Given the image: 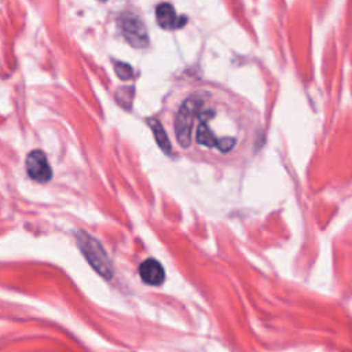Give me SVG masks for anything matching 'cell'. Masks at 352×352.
Here are the masks:
<instances>
[{
  "label": "cell",
  "mask_w": 352,
  "mask_h": 352,
  "mask_svg": "<svg viewBox=\"0 0 352 352\" xmlns=\"http://www.w3.org/2000/svg\"><path fill=\"white\" fill-rule=\"evenodd\" d=\"M201 104H202V99L197 95H192L187 98L177 110V114L175 117V133H176L177 143L183 148H188L191 144L192 125Z\"/></svg>",
  "instance_id": "1"
},
{
  "label": "cell",
  "mask_w": 352,
  "mask_h": 352,
  "mask_svg": "<svg viewBox=\"0 0 352 352\" xmlns=\"http://www.w3.org/2000/svg\"><path fill=\"white\" fill-rule=\"evenodd\" d=\"M77 242L80 245V249L85 258L89 261V264L95 268L96 272H99L104 278H111L113 270H111V263L102 248V245L92 238L91 235L85 232H80L77 236Z\"/></svg>",
  "instance_id": "2"
},
{
  "label": "cell",
  "mask_w": 352,
  "mask_h": 352,
  "mask_svg": "<svg viewBox=\"0 0 352 352\" xmlns=\"http://www.w3.org/2000/svg\"><path fill=\"white\" fill-rule=\"evenodd\" d=\"M121 30L126 41L138 48L146 47L148 44V37H147V30L143 25V22L135 16V15H124L121 18Z\"/></svg>",
  "instance_id": "3"
},
{
  "label": "cell",
  "mask_w": 352,
  "mask_h": 352,
  "mask_svg": "<svg viewBox=\"0 0 352 352\" xmlns=\"http://www.w3.org/2000/svg\"><path fill=\"white\" fill-rule=\"evenodd\" d=\"M26 170L32 179L36 182L44 183L48 182L52 176L51 166L45 154L40 150H33L26 157Z\"/></svg>",
  "instance_id": "4"
},
{
  "label": "cell",
  "mask_w": 352,
  "mask_h": 352,
  "mask_svg": "<svg viewBox=\"0 0 352 352\" xmlns=\"http://www.w3.org/2000/svg\"><path fill=\"white\" fill-rule=\"evenodd\" d=\"M155 18L162 29L173 30L186 25V16H177L175 8L169 3H161L155 8Z\"/></svg>",
  "instance_id": "5"
},
{
  "label": "cell",
  "mask_w": 352,
  "mask_h": 352,
  "mask_svg": "<svg viewBox=\"0 0 352 352\" xmlns=\"http://www.w3.org/2000/svg\"><path fill=\"white\" fill-rule=\"evenodd\" d=\"M140 279L150 286H160L165 280V271L160 261L155 258H147L139 265Z\"/></svg>",
  "instance_id": "6"
},
{
  "label": "cell",
  "mask_w": 352,
  "mask_h": 352,
  "mask_svg": "<svg viewBox=\"0 0 352 352\" xmlns=\"http://www.w3.org/2000/svg\"><path fill=\"white\" fill-rule=\"evenodd\" d=\"M209 114H212V113L199 116L201 117V122H199L198 129H197V142L199 144L205 146V147H214L216 143H217V138L213 135V132L210 131V128L206 124V118H208Z\"/></svg>",
  "instance_id": "7"
},
{
  "label": "cell",
  "mask_w": 352,
  "mask_h": 352,
  "mask_svg": "<svg viewBox=\"0 0 352 352\" xmlns=\"http://www.w3.org/2000/svg\"><path fill=\"white\" fill-rule=\"evenodd\" d=\"M147 124L150 125L153 133H154V138H155V142L157 144L160 146V148L165 153V154H170L172 151V147H170V142L168 139V135L164 129V126L161 125L160 121H157L155 118H150L147 120Z\"/></svg>",
  "instance_id": "8"
},
{
  "label": "cell",
  "mask_w": 352,
  "mask_h": 352,
  "mask_svg": "<svg viewBox=\"0 0 352 352\" xmlns=\"http://www.w3.org/2000/svg\"><path fill=\"white\" fill-rule=\"evenodd\" d=\"M116 98H117V102L122 107L129 109L131 104H132V99H133V88L132 87H121L116 92Z\"/></svg>",
  "instance_id": "9"
},
{
  "label": "cell",
  "mask_w": 352,
  "mask_h": 352,
  "mask_svg": "<svg viewBox=\"0 0 352 352\" xmlns=\"http://www.w3.org/2000/svg\"><path fill=\"white\" fill-rule=\"evenodd\" d=\"M114 70H116L117 76H118L121 80H129V78H132V76H133L132 67H131L128 63H124V62H116Z\"/></svg>",
  "instance_id": "10"
},
{
  "label": "cell",
  "mask_w": 352,
  "mask_h": 352,
  "mask_svg": "<svg viewBox=\"0 0 352 352\" xmlns=\"http://www.w3.org/2000/svg\"><path fill=\"white\" fill-rule=\"evenodd\" d=\"M235 146V139L234 138H220L217 139V143H216V147L221 151V153H227L230 151L232 147Z\"/></svg>",
  "instance_id": "11"
},
{
  "label": "cell",
  "mask_w": 352,
  "mask_h": 352,
  "mask_svg": "<svg viewBox=\"0 0 352 352\" xmlns=\"http://www.w3.org/2000/svg\"><path fill=\"white\" fill-rule=\"evenodd\" d=\"M100 1H106V0H100Z\"/></svg>",
  "instance_id": "12"
}]
</instances>
